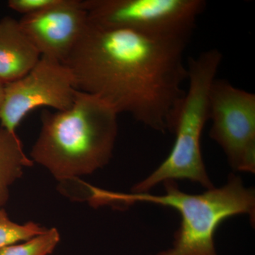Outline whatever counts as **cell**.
Masks as SVG:
<instances>
[{
  "label": "cell",
  "mask_w": 255,
  "mask_h": 255,
  "mask_svg": "<svg viewBox=\"0 0 255 255\" xmlns=\"http://www.w3.org/2000/svg\"><path fill=\"white\" fill-rule=\"evenodd\" d=\"M189 42L151 38L88 21L64 62L79 91L159 132L168 130L176 106L185 94Z\"/></svg>",
  "instance_id": "obj_1"
},
{
  "label": "cell",
  "mask_w": 255,
  "mask_h": 255,
  "mask_svg": "<svg viewBox=\"0 0 255 255\" xmlns=\"http://www.w3.org/2000/svg\"><path fill=\"white\" fill-rule=\"evenodd\" d=\"M118 115L98 97L78 90L68 110L42 113L31 160L60 182L94 173L113 155Z\"/></svg>",
  "instance_id": "obj_2"
},
{
  "label": "cell",
  "mask_w": 255,
  "mask_h": 255,
  "mask_svg": "<svg viewBox=\"0 0 255 255\" xmlns=\"http://www.w3.org/2000/svg\"><path fill=\"white\" fill-rule=\"evenodd\" d=\"M163 184L165 192L162 195L149 192L125 194L96 188L93 202L95 206L149 203L176 210L182 221L172 248L151 255H219L215 233L223 221L238 215H248L255 225L254 189L246 187L238 176L231 174L225 185L200 194L184 192L175 181Z\"/></svg>",
  "instance_id": "obj_3"
},
{
  "label": "cell",
  "mask_w": 255,
  "mask_h": 255,
  "mask_svg": "<svg viewBox=\"0 0 255 255\" xmlns=\"http://www.w3.org/2000/svg\"><path fill=\"white\" fill-rule=\"evenodd\" d=\"M223 54L217 48L203 51L188 60V87L176 106L168 130L175 140L167 158L153 172L132 188V193L149 192L166 181L187 180L206 189L214 187L206 171L201 136L209 122L210 89L216 80Z\"/></svg>",
  "instance_id": "obj_4"
},
{
  "label": "cell",
  "mask_w": 255,
  "mask_h": 255,
  "mask_svg": "<svg viewBox=\"0 0 255 255\" xmlns=\"http://www.w3.org/2000/svg\"><path fill=\"white\" fill-rule=\"evenodd\" d=\"M88 21L161 39L189 42L205 0H82Z\"/></svg>",
  "instance_id": "obj_5"
},
{
  "label": "cell",
  "mask_w": 255,
  "mask_h": 255,
  "mask_svg": "<svg viewBox=\"0 0 255 255\" xmlns=\"http://www.w3.org/2000/svg\"><path fill=\"white\" fill-rule=\"evenodd\" d=\"M209 135L231 168L255 173V95L216 78L210 89Z\"/></svg>",
  "instance_id": "obj_6"
},
{
  "label": "cell",
  "mask_w": 255,
  "mask_h": 255,
  "mask_svg": "<svg viewBox=\"0 0 255 255\" xmlns=\"http://www.w3.org/2000/svg\"><path fill=\"white\" fill-rule=\"evenodd\" d=\"M77 92L68 67L53 58L41 56L22 78L4 84L0 111L1 127L16 132L23 119L38 107L68 110L73 105Z\"/></svg>",
  "instance_id": "obj_7"
},
{
  "label": "cell",
  "mask_w": 255,
  "mask_h": 255,
  "mask_svg": "<svg viewBox=\"0 0 255 255\" xmlns=\"http://www.w3.org/2000/svg\"><path fill=\"white\" fill-rule=\"evenodd\" d=\"M21 27L41 56L64 63L88 23L82 0H60L36 14L23 16Z\"/></svg>",
  "instance_id": "obj_8"
},
{
  "label": "cell",
  "mask_w": 255,
  "mask_h": 255,
  "mask_svg": "<svg viewBox=\"0 0 255 255\" xmlns=\"http://www.w3.org/2000/svg\"><path fill=\"white\" fill-rule=\"evenodd\" d=\"M41 57L18 20L8 16L0 19V82L4 85L22 78Z\"/></svg>",
  "instance_id": "obj_9"
},
{
  "label": "cell",
  "mask_w": 255,
  "mask_h": 255,
  "mask_svg": "<svg viewBox=\"0 0 255 255\" xmlns=\"http://www.w3.org/2000/svg\"><path fill=\"white\" fill-rule=\"evenodd\" d=\"M33 163L25 154L16 132L0 128V208L9 199V187Z\"/></svg>",
  "instance_id": "obj_10"
},
{
  "label": "cell",
  "mask_w": 255,
  "mask_h": 255,
  "mask_svg": "<svg viewBox=\"0 0 255 255\" xmlns=\"http://www.w3.org/2000/svg\"><path fill=\"white\" fill-rule=\"evenodd\" d=\"M59 242L58 230L50 228L21 244L1 248L0 255H49L54 251Z\"/></svg>",
  "instance_id": "obj_11"
},
{
  "label": "cell",
  "mask_w": 255,
  "mask_h": 255,
  "mask_svg": "<svg viewBox=\"0 0 255 255\" xmlns=\"http://www.w3.org/2000/svg\"><path fill=\"white\" fill-rule=\"evenodd\" d=\"M46 231L36 223L18 224L10 220L2 208H0V249L4 247L24 242Z\"/></svg>",
  "instance_id": "obj_12"
},
{
  "label": "cell",
  "mask_w": 255,
  "mask_h": 255,
  "mask_svg": "<svg viewBox=\"0 0 255 255\" xmlns=\"http://www.w3.org/2000/svg\"><path fill=\"white\" fill-rule=\"evenodd\" d=\"M60 0H9L8 6L23 16L36 14L58 4Z\"/></svg>",
  "instance_id": "obj_13"
},
{
  "label": "cell",
  "mask_w": 255,
  "mask_h": 255,
  "mask_svg": "<svg viewBox=\"0 0 255 255\" xmlns=\"http://www.w3.org/2000/svg\"><path fill=\"white\" fill-rule=\"evenodd\" d=\"M4 84H3L2 82H0V111H1V105H2L3 97H4Z\"/></svg>",
  "instance_id": "obj_14"
}]
</instances>
